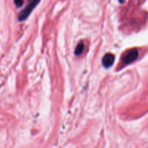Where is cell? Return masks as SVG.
Masks as SVG:
<instances>
[{"label":"cell","mask_w":148,"mask_h":148,"mask_svg":"<svg viewBox=\"0 0 148 148\" xmlns=\"http://www.w3.org/2000/svg\"><path fill=\"white\" fill-rule=\"evenodd\" d=\"M114 60H115V56H114V55H113L112 53H106L103 56V65L106 68L111 67L114 64Z\"/></svg>","instance_id":"3"},{"label":"cell","mask_w":148,"mask_h":148,"mask_svg":"<svg viewBox=\"0 0 148 148\" xmlns=\"http://www.w3.org/2000/svg\"><path fill=\"white\" fill-rule=\"evenodd\" d=\"M14 1L17 7H21L24 2V0H14Z\"/></svg>","instance_id":"5"},{"label":"cell","mask_w":148,"mask_h":148,"mask_svg":"<svg viewBox=\"0 0 148 148\" xmlns=\"http://www.w3.org/2000/svg\"><path fill=\"white\" fill-rule=\"evenodd\" d=\"M138 55L139 53L137 49H130V50L125 52V53L123 55L121 60L125 65L130 64L134 62L138 58Z\"/></svg>","instance_id":"2"},{"label":"cell","mask_w":148,"mask_h":148,"mask_svg":"<svg viewBox=\"0 0 148 148\" xmlns=\"http://www.w3.org/2000/svg\"><path fill=\"white\" fill-rule=\"evenodd\" d=\"M83 51H84V43L81 41L78 43L76 49H75V55H77V56H79L80 54H82Z\"/></svg>","instance_id":"4"},{"label":"cell","mask_w":148,"mask_h":148,"mask_svg":"<svg viewBox=\"0 0 148 148\" xmlns=\"http://www.w3.org/2000/svg\"><path fill=\"white\" fill-rule=\"evenodd\" d=\"M124 0H120V1H121V3L124 2Z\"/></svg>","instance_id":"6"},{"label":"cell","mask_w":148,"mask_h":148,"mask_svg":"<svg viewBox=\"0 0 148 148\" xmlns=\"http://www.w3.org/2000/svg\"><path fill=\"white\" fill-rule=\"evenodd\" d=\"M40 0H30L29 1L28 4L26 6L25 8L23 10L22 12H20V14L18 16V20L19 21L23 22L28 17V16L30 15V13L32 12V11L33 10V9L38 5L39 2H40Z\"/></svg>","instance_id":"1"}]
</instances>
